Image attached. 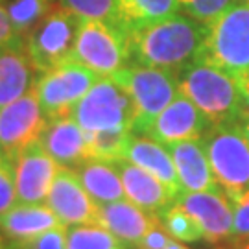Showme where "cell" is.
Returning <instances> with one entry per match:
<instances>
[{
	"label": "cell",
	"mask_w": 249,
	"mask_h": 249,
	"mask_svg": "<svg viewBox=\"0 0 249 249\" xmlns=\"http://www.w3.org/2000/svg\"><path fill=\"white\" fill-rule=\"evenodd\" d=\"M211 168L225 196L232 199L249 188V142L236 122L213 125L203 135Z\"/></svg>",
	"instance_id": "5"
},
{
	"label": "cell",
	"mask_w": 249,
	"mask_h": 249,
	"mask_svg": "<svg viewBox=\"0 0 249 249\" xmlns=\"http://www.w3.org/2000/svg\"><path fill=\"white\" fill-rule=\"evenodd\" d=\"M238 0H179V8L188 17L199 22H211Z\"/></svg>",
	"instance_id": "29"
},
{
	"label": "cell",
	"mask_w": 249,
	"mask_h": 249,
	"mask_svg": "<svg viewBox=\"0 0 249 249\" xmlns=\"http://www.w3.org/2000/svg\"><path fill=\"white\" fill-rule=\"evenodd\" d=\"M246 2H249V0H246Z\"/></svg>",
	"instance_id": "42"
},
{
	"label": "cell",
	"mask_w": 249,
	"mask_h": 249,
	"mask_svg": "<svg viewBox=\"0 0 249 249\" xmlns=\"http://www.w3.org/2000/svg\"><path fill=\"white\" fill-rule=\"evenodd\" d=\"M46 124L48 116L34 89L15 102L0 107V144L11 162L28 146L39 142Z\"/></svg>",
	"instance_id": "10"
},
{
	"label": "cell",
	"mask_w": 249,
	"mask_h": 249,
	"mask_svg": "<svg viewBox=\"0 0 249 249\" xmlns=\"http://www.w3.org/2000/svg\"><path fill=\"white\" fill-rule=\"evenodd\" d=\"M159 222V214L135 205L127 197L100 205V225L129 248H139L146 232Z\"/></svg>",
	"instance_id": "17"
},
{
	"label": "cell",
	"mask_w": 249,
	"mask_h": 249,
	"mask_svg": "<svg viewBox=\"0 0 249 249\" xmlns=\"http://www.w3.org/2000/svg\"><path fill=\"white\" fill-rule=\"evenodd\" d=\"M205 32V22L179 13L153 24L127 30L129 65L155 67L179 74L197 57Z\"/></svg>",
	"instance_id": "1"
},
{
	"label": "cell",
	"mask_w": 249,
	"mask_h": 249,
	"mask_svg": "<svg viewBox=\"0 0 249 249\" xmlns=\"http://www.w3.org/2000/svg\"><path fill=\"white\" fill-rule=\"evenodd\" d=\"M80 30V18L72 15L61 4L37 24L26 41V52L37 74L50 71L59 63L71 59L74 43Z\"/></svg>",
	"instance_id": "9"
},
{
	"label": "cell",
	"mask_w": 249,
	"mask_h": 249,
	"mask_svg": "<svg viewBox=\"0 0 249 249\" xmlns=\"http://www.w3.org/2000/svg\"><path fill=\"white\" fill-rule=\"evenodd\" d=\"M220 249H249V238L229 240V242H225V246H222Z\"/></svg>",
	"instance_id": "37"
},
{
	"label": "cell",
	"mask_w": 249,
	"mask_h": 249,
	"mask_svg": "<svg viewBox=\"0 0 249 249\" xmlns=\"http://www.w3.org/2000/svg\"><path fill=\"white\" fill-rule=\"evenodd\" d=\"M59 164L41 142L28 146L13 159L15 192L18 203H43L48 197Z\"/></svg>",
	"instance_id": "13"
},
{
	"label": "cell",
	"mask_w": 249,
	"mask_h": 249,
	"mask_svg": "<svg viewBox=\"0 0 249 249\" xmlns=\"http://www.w3.org/2000/svg\"><path fill=\"white\" fill-rule=\"evenodd\" d=\"M213 127L209 118L197 109L190 100L179 92L168 106L155 116V120L146 129V137L157 142L174 144L181 141L203 139V135Z\"/></svg>",
	"instance_id": "12"
},
{
	"label": "cell",
	"mask_w": 249,
	"mask_h": 249,
	"mask_svg": "<svg viewBox=\"0 0 249 249\" xmlns=\"http://www.w3.org/2000/svg\"><path fill=\"white\" fill-rule=\"evenodd\" d=\"M67 249H127L124 242L98 223L69 225L65 234Z\"/></svg>",
	"instance_id": "24"
},
{
	"label": "cell",
	"mask_w": 249,
	"mask_h": 249,
	"mask_svg": "<svg viewBox=\"0 0 249 249\" xmlns=\"http://www.w3.org/2000/svg\"><path fill=\"white\" fill-rule=\"evenodd\" d=\"M2 155H6V153H4V150H2V144H0V157H2Z\"/></svg>",
	"instance_id": "40"
},
{
	"label": "cell",
	"mask_w": 249,
	"mask_h": 249,
	"mask_svg": "<svg viewBox=\"0 0 249 249\" xmlns=\"http://www.w3.org/2000/svg\"><path fill=\"white\" fill-rule=\"evenodd\" d=\"M170 240H172V236H170L168 231L162 227V223H160V220H159V222L151 227L150 231L146 232V236L142 238L139 249H164Z\"/></svg>",
	"instance_id": "34"
},
{
	"label": "cell",
	"mask_w": 249,
	"mask_h": 249,
	"mask_svg": "<svg viewBox=\"0 0 249 249\" xmlns=\"http://www.w3.org/2000/svg\"><path fill=\"white\" fill-rule=\"evenodd\" d=\"M39 142L59 166L76 168L83 160L90 159L85 131L72 118V115L48 118V124Z\"/></svg>",
	"instance_id": "15"
},
{
	"label": "cell",
	"mask_w": 249,
	"mask_h": 249,
	"mask_svg": "<svg viewBox=\"0 0 249 249\" xmlns=\"http://www.w3.org/2000/svg\"><path fill=\"white\" fill-rule=\"evenodd\" d=\"M183 92L213 125L236 122L242 115L238 80L220 67L194 59L178 74Z\"/></svg>",
	"instance_id": "2"
},
{
	"label": "cell",
	"mask_w": 249,
	"mask_h": 249,
	"mask_svg": "<svg viewBox=\"0 0 249 249\" xmlns=\"http://www.w3.org/2000/svg\"><path fill=\"white\" fill-rule=\"evenodd\" d=\"M176 201L194 216L203 232V240L223 244L231 238L232 205L223 190L181 192Z\"/></svg>",
	"instance_id": "14"
},
{
	"label": "cell",
	"mask_w": 249,
	"mask_h": 249,
	"mask_svg": "<svg viewBox=\"0 0 249 249\" xmlns=\"http://www.w3.org/2000/svg\"><path fill=\"white\" fill-rule=\"evenodd\" d=\"M57 4H59L57 0H6L4 2L11 24L24 39Z\"/></svg>",
	"instance_id": "25"
},
{
	"label": "cell",
	"mask_w": 249,
	"mask_h": 249,
	"mask_svg": "<svg viewBox=\"0 0 249 249\" xmlns=\"http://www.w3.org/2000/svg\"><path fill=\"white\" fill-rule=\"evenodd\" d=\"M122 159L133 162L141 168L148 170L157 179H160L164 185H168L176 194H181V185H179L178 172L174 166V160L170 155L168 148L164 144L153 141L146 135L131 133L129 141L124 148Z\"/></svg>",
	"instance_id": "19"
},
{
	"label": "cell",
	"mask_w": 249,
	"mask_h": 249,
	"mask_svg": "<svg viewBox=\"0 0 249 249\" xmlns=\"http://www.w3.org/2000/svg\"><path fill=\"white\" fill-rule=\"evenodd\" d=\"M231 205H232V234L229 240L249 238V188L244 190L238 196L232 197Z\"/></svg>",
	"instance_id": "31"
},
{
	"label": "cell",
	"mask_w": 249,
	"mask_h": 249,
	"mask_svg": "<svg viewBox=\"0 0 249 249\" xmlns=\"http://www.w3.org/2000/svg\"><path fill=\"white\" fill-rule=\"evenodd\" d=\"M157 214H159V220L162 223V227L168 231L172 238L181 242L203 240V232L199 229L197 222L194 220V216L187 213L178 201L170 203L168 207H164Z\"/></svg>",
	"instance_id": "26"
},
{
	"label": "cell",
	"mask_w": 249,
	"mask_h": 249,
	"mask_svg": "<svg viewBox=\"0 0 249 249\" xmlns=\"http://www.w3.org/2000/svg\"><path fill=\"white\" fill-rule=\"evenodd\" d=\"M196 59L220 67L238 78L249 72V2L238 0L222 15L207 22Z\"/></svg>",
	"instance_id": "3"
},
{
	"label": "cell",
	"mask_w": 249,
	"mask_h": 249,
	"mask_svg": "<svg viewBox=\"0 0 249 249\" xmlns=\"http://www.w3.org/2000/svg\"><path fill=\"white\" fill-rule=\"evenodd\" d=\"M178 11L179 0H116V22L125 30L159 22Z\"/></svg>",
	"instance_id": "23"
},
{
	"label": "cell",
	"mask_w": 249,
	"mask_h": 249,
	"mask_svg": "<svg viewBox=\"0 0 249 249\" xmlns=\"http://www.w3.org/2000/svg\"><path fill=\"white\" fill-rule=\"evenodd\" d=\"M178 172V179L183 192H199V190H222L214 178L211 160L207 157L203 141H181L166 146Z\"/></svg>",
	"instance_id": "16"
},
{
	"label": "cell",
	"mask_w": 249,
	"mask_h": 249,
	"mask_svg": "<svg viewBox=\"0 0 249 249\" xmlns=\"http://www.w3.org/2000/svg\"><path fill=\"white\" fill-rule=\"evenodd\" d=\"M74 170H76L83 188L98 205L118 201V199L125 197L122 178L113 164V160L87 159Z\"/></svg>",
	"instance_id": "22"
},
{
	"label": "cell",
	"mask_w": 249,
	"mask_h": 249,
	"mask_svg": "<svg viewBox=\"0 0 249 249\" xmlns=\"http://www.w3.org/2000/svg\"><path fill=\"white\" fill-rule=\"evenodd\" d=\"M46 205L67 227L78 223L100 225V205L83 188L74 168L59 166L46 197Z\"/></svg>",
	"instance_id": "11"
},
{
	"label": "cell",
	"mask_w": 249,
	"mask_h": 249,
	"mask_svg": "<svg viewBox=\"0 0 249 249\" xmlns=\"http://www.w3.org/2000/svg\"><path fill=\"white\" fill-rule=\"evenodd\" d=\"M236 80H238V89L242 96V113H249V72L238 76Z\"/></svg>",
	"instance_id": "35"
},
{
	"label": "cell",
	"mask_w": 249,
	"mask_h": 249,
	"mask_svg": "<svg viewBox=\"0 0 249 249\" xmlns=\"http://www.w3.org/2000/svg\"><path fill=\"white\" fill-rule=\"evenodd\" d=\"M164 249H188V248L181 240H176V238H174V240H170L168 244H166Z\"/></svg>",
	"instance_id": "38"
},
{
	"label": "cell",
	"mask_w": 249,
	"mask_h": 249,
	"mask_svg": "<svg viewBox=\"0 0 249 249\" xmlns=\"http://www.w3.org/2000/svg\"><path fill=\"white\" fill-rule=\"evenodd\" d=\"M37 74L26 45L0 50V107L8 106L34 89Z\"/></svg>",
	"instance_id": "21"
},
{
	"label": "cell",
	"mask_w": 249,
	"mask_h": 249,
	"mask_svg": "<svg viewBox=\"0 0 249 249\" xmlns=\"http://www.w3.org/2000/svg\"><path fill=\"white\" fill-rule=\"evenodd\" d=\"M8 238H6V236H4V232L0 231V249H8Z\"/></svg>",
	"instance_id": "39"
},
{
	"label": "cell",
	"mask_w": 249,
	"mask_h": 249,
	"mask_svg": "<svg viewBox=\"0 0 249 249\" xmlns=\"http://www.w3.org/2000/svg\"><path fill=\"white\" fill-rule=\"evenodd\" d=\"M67 227H55L34 238L24 240H8V249H67L65 246Z\"/></svg>",
	"instance_id": "30"
},
{
	"label": "cell",
	"mask_w": 249,
	"mask_h": 249,
	"mask_svg": "<svg viewBox=\"0 0 249 249\" xmlns=\"http://www.w3.org/2000/svg\"><path fill=\"white\" fill-rule=\"evenodd\" d=\"M109 78L120 83L131 96L135 109V135L146 133V129L155 120V116L179 94L178 74L164 69L127 65Z\"/></svg>",
	"instance_id": "4"
},
{
	"label": "cell",
	"mask_w": 249,
	"mask_h": 249,
	"mask_svg": "<svg viewBox=\"0 0 249 249\" xmlns=\"http://www.w3.org/2000/svg\"><path fill=\"white\" fill-rule=\"evenodd\" d=\"M71 59L102 78L113 76L129 65L127 30L111 20H80Z\"/></svg>",
	"instance_id": "6"
},
{
	"label": "cell",
	"mask_w": 249,
	"mask_h": 249,
	"mask_svg": "<svg viewBox=\"0 0 249 249\" xmlns=\"http://www.w3.org/2000/svg\"><path fill=\"white\" fill-rule=\"evenodd\" d=\"M236 124H238V127L242 129L246 141L249 142V113H242V115L238 116V120H236Z\"/></svg>",
	"instance_id": "36"
},
{
	"label": "cell",
	"mask_w": 249,
	"mask_h": 249,
	"mask_svg": "<svg viewBox=\"0 0 249 249\" xmlns=\"http://www.w3.org/2000/svg\"><path fill=\"white\" fill-rule=\"evenodd\" d=\"M17 203L15 192V176H13V162L8 155L0 157V216Z\"/></svg>",
	"instance_id": "32"
},
{
	"label": "cell",
	"mask_w": 249,
	"mask_h": 249,
	"mask_svg": "<svg viewBox=\"0 0 249 249\" xmlns=\"http://www.w3.org/2000/svg\"><path fill=\"white\" fill-rule=\"evenodd\" d=\"M4 2H6V0H0V4H4Z\"/></svg>",
	"instance_id": "41"
},
{
	"label": "cell",
	"mask_w": 249,
	"mask_h": 249,
	"mask_svg": "<svg viewBox=\"0 0 249 249\" xmlns=\"http://www.w3.org/2000/svg\"><path fill=\"white\" fill-rule=\"evenodd\" d=\"M55 227H63V222L43 203H15L0 216V231L8 240L34 238Z\"/></svg>",
	"instance_id": "20"
},
{
	"label": "cell",
	"mask_w": 249,
	"mask_h": 249,
	"mask_svg": "<svg viewBox=\"0 0 249 249\" xmlns=\"http://www.w3.org/2000/svg\"><path fill=\"white\" fill-rule=\"evenodd\" d=\"M80 20L116 22V0H57Z\"/></svg>",
	"instance_id": "28"
},
{
	"label": "cell",
	"mask_w": 249,
	"mask_h": 249,
	"mask_svg": "<svg viewBox=\"0 0 249 249\" xmlns=\"http://www.w3.org/2000/svg\"><path fill=\"white\" fill-rule=\"evenodd\" d=\"M71 115L85 133L107 129L133 133L135 109L131 96L113 78H100L76 104Z\"/></svg>",
	"instance_id": "7"
},
{
	"label": "cell",
	"mask_w": 249,
	"mask_h": 249,
	"mask_svg": "<svg viewBox=\"0 0 249 249\" xmlns=\"http://www.w3.org/2000/svg\"><path fill=\"white\" fill-rule=\"evenodd\" d=\"M129 137H131V131H124V129H107V131L85 133L89 157L102 160L122 159Z\"/></svg>",
	"instance_id": "27"
},
{
	"label": "cell",
	"mask_w": 249,
	"mask_h": 249,
	"mask_svg": "<svg viewBox=\"0 0 249 249\" xmlns=\"http://www.w3.org/2000/svg\"><path fill=\"white\" fill-rule=\"evenodd\" d=\"M26 45L24 37L18 34L15 26L11 24V18L8 15V9L4 4H0V50L11 48V46Z\"/></svg>",
	"instance_id": "33"
},
{
	"label": "cell",
	"mask_w": 249,
	"mask_h": 249,
	"mask_svg": "<svg viewBox=\"0 0 249 249\" xmlns=\"http://www.w3.org/2000/svg\"><path fill=\"white\" fill-rule=\"evenodd\" d=\"M100 78L102 76L90 71L89 67L69 59L50 71L37 74L34 90L45 115L48 118H55L71 115L76 104L89 92Z\"/></svg>",
	"instance_id": "8"
},
{
	"label": "cell",
	"mask_w": 249,
	"mask_h": 249,
	"mask_svg": "<svg viewBox=\"0 0 249 249\" xmlns=\"http://www.w3.org/2000/svg\"><path fill=\"white\" fill-rule=\"evenodd\" d=\"M113 164L122 178L125 197L135 205L151 213H159L178 199V194L148 170L125 159H116L113 160Z\"/></svg>",
	"instance_id": "18"
}]
</instances>
